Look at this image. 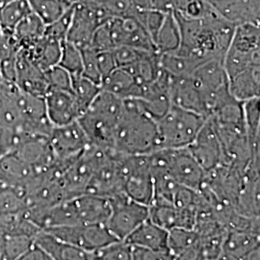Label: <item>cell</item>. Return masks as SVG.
Instances as JSON below:
<instances>
[{"mask_svg":"<svg viewBox=\"0 0 260 260\" xmlns=\"http://www.w3.org/2000/svg\"><path fill=\"white\" fill-rule=\"evenodd\" d=\"M175 15V14H174ZM180 32V44L177 51L204 64L208 61H222L233 38L234 25L212 8L195 19L176 16Z\"/></svg>","mask_w":260,"mask_h":260,"instance_id":"1","label":"cell"},{"mask_svg":"<svg viewBox=\"0 0 260 260\" xmlns=\"http://www.w3.org/2000/svg\"><path fill=\"white\" fill-rule=\"evenodd\" d=\"M112 150L125 155H149L159 149L157 122L138 99L122 100Z\"/></svg>","mask_w":260,"mask_h":260,"instance_id":"2","label":"cell"},{"mask_svg":"<svg viewBox=\"0 0 260 260\" xmlns=\"http://www.w3.org/2000/svg\"><path fill=\"white\" fill-rule=\"evenodd\" d=\"M122 100L102 90L78 120L91 146L112 150L114 135L122 112Z\"/></svg>","mask_w":260,"mask_h":260,"instance_id":"3","label":"cell"},{"mask_svg":"<svg viewBox=\"0 0 260 260\" xmlns=\"http://www.w3.org/2000/svg\"><path fill=\"white\" fill-rule=\"evenodd\" d=\"M228 80L260 68L259 25L244 23L234 28L233 38L223 60Z\"/></svg>","mask_w":260,"mask_h":260,"instance_id":"4","label":"cell"},{"mask_svg":"<svg viewBox=\"0 0 260 260\" xmlns=\"http://www.w3.org/2000/svg\"><path fill=\"white\" fill-rule=\"evenodd\" d=\"M206 118L172 105L157 122L159 149H184L195 140Z\"/></svg>","mask_w":260,"mask_h":260,"instance_id":"5","label":"cell"},{"mask_svg":"<svg viewBox=\"0 0 260 260\" xmlns=\"http://www.w3.org/2000/svg\"><path fill=\"white\" fill-rule=\"evenodd\" d=\"M151 156L177 184L196 191H200L205 184L206 173L187 148L158 149Z\"/></svg>","mask_w":260,"mask_h":260,"instance_id":"6","label":"cell"},{"mask_svg":"<svg viewBox=\"0 0 260 260\" xmlns=\"http://www.w3.org/2000/svg\"><path fill=\"white\" fill-rule=\"evenodd\" d=\"M110 214L106 226L119 241H124L141 223L149 219V206L124 194L109 198Z\"/></svg>","mask_w":260,"mask_h":260,"instance_id":"7","label":"cell"},{"mask_svg":"<svg viewBox=\"0 0 260 260\" xmlns=\"http://www.w3.org/2000/svg\"><path fill=\"white\" fill-rule=\"evenodd\" d=\"M123 194L149 206L153 200V178L149 155H122Z\"/></svg>","mask_w":260,"mask_h":260,"instance_id":"8","label":"cell"},{"mask_svg":"<svg viewBox=\"0 0 260 260\" xmlns=\"http://www.w3.org/2000/svg\"><path fill=\"white\" fill-rule=\"evenodd\" d=\"M42 231L90 252L119 241L105 223H80L50 228Z\"/></svg>","mask_w":260,"mask_h":260,"instance_id":"9","label":"cell"},{"mask_svg":"<svg viewBox=\"0 0 260 260\" xmlns=\"http://www.w3.org/2000/svg\"><path fill=\"white\" fill-rule=\"evenodd\" d=\"M48 143L56 160L62 163L74 161L91 146L78 121L53 126L48 136Z\"/></svg>","mask_w":260,"mask_h":260,"instance_id":"10","label":"cell"},{"mask_svg":"<svg viewBox=\"0 0 260 260\" xmlns=\"http://www.w3.org/2000/svg\"><path fill=\"white\" fill-rule=\"evenodd\" d=\"M187 149L205 173L210 172L223 162L221 142L209 117L206 118L195 140Z\"/></svg>","mask_w":260,"mask_h":260,"instance_id":"11","label":"cell"},{"mask_svg":"<svg viewBox=\"0 0 260 260\" xmlns=\"http://www.w3.org/2000/svg\"><path fill=\"white\" fill-rule=\"evenodd\" d=\"M45 98L48 120L52 126H62L77 121L84 111L73 92L48 90Z\"/></svg>","mask_w":260,"mask_h":260,"instance_id":"12","label":"cell"},{"mask_svg":"<svg viewBox=\"0 0 260 260\" xmlns=\"http://www.w3.org/2000/svg\"><path fill=\"white\" fill-rule=\"evenodd\" d=\"M15 84L20 91L45 96L48 91L46 74L38 67L27 50L20 48L17 58Z\"/></svg>","mask_w":260,"mask_h":260,"instance_id":"13","label":"cell"},{"mask_svg":"<svg viewBox=\"0 0 260 260\" xmlns=\"http://www.w3.org/2000/svg\"><path fill=\"white\" fill-rule=\"evenodd\" d=\"M144 85L138 83L135 77L123 68H116L102 80L101 88L121 100L140 99Z\"/></svg>","mask_w":260,"mask_h":260,"instance_id":"14","label":"cell"},{"mask_svg":"<svg viewBox=\"0 0 260 260\" xmlns=\"http://www.w3.org/2000/svg\"><path fill=\"white\" fill-rule=\"evenodd\" d=\"M35 244L53 260H93V252L62 241L44 231L39 233Z\"/></svg>","mask_w":260,"mask_h":260,"instance_id":"15","label":"cell"},{"mask_svg":"<svg viewBox=\"0 0 260 260\" xmlns=\"http://www.w3.org/2000/svg\"><path fill=\"white\" fill-rule=\"evenodd\" d=\"M167 240L168 231L148 219L141 223L123 242L131 247L149 250H165L168 249Z\"/></svg>","mask_w":260,"mask_h":260,"instance_id":"16","label":"cell"},{"mask_svg":"<svg viewBox=\"0 0 260 260\" xmlns=\"http://www.w3.org/2000/svg\"><path fill=\"white\" fill-rule=\"evenodd\" d=\"M257 247H259V234L228 231L219 260H239Z\"/></svg>","mask_w":260,"mask_h":260,"instance_id":"17","label":"cell"},{"mask_svg":"<svg viewBox=\"0 0 260 260\" xmlns=\"http://www.w3.org/2000/svg\"><path fill=\"white\" fill-rule=\"evenodd\" d=\"M64 42L49 37L44 33L32 47L25 50H27L35 64L42 71L46 72L48 69L58 65Z\"/></svg>","mask_w":260,"mask_h":260,"instance_id":"18","label":"cell"},{"mask_svg":"<svg viewBox=\"0 0 260 260\" xmlns=\"http://www.w3.org/2000/svg\"><path fill=\"white\" fill-rule=\"evenodd\" d=\"M19 43L13 34L0 33V80L15 84Z\"/></svg>","mask_w":260,"mask_h":260,"instance_id":"19","label":"cell"},{"mask_svg":"<svg viewBox=\"0 0 260 260\" xmlns=\"http://www.w3.org/2000/svg\"><path fill=\"white\" fill-rule=\"evenodd\" d=\"M228 81L230 92L238 102L245 103L259 98L260 68L236 75Z\"/></svg>","mask_w":260,"mask_h":260,"instance_id":"20","label":"cell"},{"mask_svg":"<svg viewBox=\"0 0 260 260\" xmlns=\"http://www.w3.org/2000/svg\"><path fill=\"white\" fill-rule=\"evenodd\" d=\"M153 43L159 54L177 51L180 44V32L177 19L173 12L165 14L161 26L153 39Z\"/></svg>","mask_w":260,"mask_h":260,"instance_id":"21","label":"cell"},{"mask_svg":"<svg viewBox=\"0 0 260 260\" xmlns=\"http://www.w3.org/2000/svg\"><path fill=\"white\" fill-rule=\"evenodd\" d=\"M46 26L44 21L35 13L31 12L15 28L13 35L20 48L28 49L44 35Z\"/></svg>","mask_w":260,"mask_h":260,"instance_id":"22","label":"cell"},{"mask_svg":"<svg viewBox=\"0 0 260 260\" xmlns=\"http://www.w3.org/2000/svg\"><path fill=\"white\" fill-rule=\"evenodd\" d=\"M32 12L27 0H13L0 9V28L2 32L13 34L19 22Z\"/></svg>","mask_w":260,"mask_h":260,"instance_id":"23","label":"cell"},{"mask_svg":"<svg viewBox=\"0 0 260 260\" xmlns=\"http://www.w3.org/2000/svg\"><path fill=\"white\" fill-rule=\"evenodd\" d=\"M31 10L35 13L40 19L44 21L46 25L60 19L68 10L69 7L61 0H27Z\"/></svg>","mask_w":260,"mask_h":260,"instance_id":"24","label":"cell"},{"mask_svg":"<svg viewBox=\"0 0 260 260\" xmlns=\"http://www.w3.org/2000/svg\"><path fill=\"white\" fill-rule=\"evenodd\" d=\"M101 91L102 88L99 84L94 83L83 75L72 77V92L84 112L88 109Z\"/></svg>","mask_w":260,"mask_h":260,"instance_id":"25","label":"cell"},{"mask_svg":"<svg viewBox=\"0 0 260 260\" xmlns=\"http://www.w3.org/2000/svg\"><path fill=\"white\" fill-rule=\"evenodd\" d=\"M58 65L65 69L72 75V77L82 75L83 62L80 48L66 40L62 45L61 56Z\"/></svg>","mask_w":260,"mask_h":260,"instance_id":"26","label":"cell"},{"mask_svg":"<svg viewBox=\"0 0 260 260\" xmlns=\"http://www.w3.org/2000/svg\"><path fill=\"white\" fill-rule=\"evenodd\" d=\"M199 240L195 230L176 228L168 231L167 248L174 255L193 246Z\"/></svg>","mask_w":260,"mask_h":260,"instance_id":"27","label":"cell"},{"mask_svg":"<svg viewBox=\"0 0 260 260\" xmlns=\"http://www.w3.org/2000/svg\"><path fill=\"white\" fill-rule=\"evenodd\" d=\"M93 260H132L131 247L125 242H114L93 251Z\"/></svg>","mask_w":260,"mask_h":260,"instance_id":"28","label":"cell"},{"mask_svg":"<svg viewBox=\"0 0 260 260\" xmlns=\"http://www.w3.org/2000/svg\"><path fill=\"white\" fill-rule=\"evenodd\" d=\"M48 90H61L72 92V75L59 65L45 72Z\"/></svg>","mask_w":260,"mask_h":260,"instance_id":"29","label":"cell"},{"mask_svg":"<svg viewBox=\"0 0 260 260\" xmlns=\"http://www.w3.org/2000/svg\"><path fill=\"white\" fill-rule=\"evenodd\" d=\"M80 50H81L82 62H83L82 75L101 86L102 76L98 67L96 52L90 47L80 48Z\"/></svg>","mask_w":260,"mask_h":260,"instance_id":"30","label":"cell"},{"mask_svg":"<svg viewBox=\"0 0 260 260\" xmlns=\"http://www.w3.org/2000/svg\"><path fill=\"white\" fill-rule=\"evenodd\" d=\"M115 62L118 68H127L138 62L142 57L149 53L133 47H118L112 50Z\"/></svg>","mask_w":260,"mask_h":260,"instance_id":"31","label":"cell"},{"mask_svg":"<svg viewBox=\"0 0 260 260\" xmlns=\"http://www.w3.org/2000/svg\"><path fill=\"white\" fill-rule=\"evenodd\" d=\"M89 47L95 52L111 51L115 48L107 21L95 30Z\"/></svg>","mask_w":260,"mask_h":260,"instance_id":"32","label":"cell"},{"mask_svg":"<svg viewBox=\"0 0 260 260\" xmlns=\"http://www.w3.org/2000/svg\"><path fill=\"white\" fill-rule=\"evenodd\" d=\"M131 256L132 260H175V255L168 249L149 250L139 247H131Z\"/></svg>","mask_w":260,"mask_h":260,"instance_id":"33","label":"cell"},{"mask_svg":"<svg viewBox=\"0 0 260 260\" xmlns=\"http://www.w3.org/2000/svg\"><path fill=\"white\" fill-rule=\"evenodd\" d=\"M96 61H98L99 71H100V74L102 76V80L105 76L109 75L112 71H114L117 68L112 50L111 51L96 52Z\"/></svg>","mask_w":260,"mask_h":260,"instance_id":"34","label":"cell"},{"mask_svg":"<svg viewBox=\"0 0 260 260\" xmlns=\"http://www.w3.org/2000/svg\"><path fill=\"white\" fill-rule=\"evenodd\" d=\"M175 260H205L199 240L193 246L175 255Z\"/></svg>","mask_w":260,"mask_h":260,"instance_id":"35","label":"cell"},{"mask_svg":"<svg viewBox=\"0 0 260 260\" xmlns=\"http://www.w3.org/2000/svg\"><path fill=\"white\" fill-rule=\"evenodd\" d=\"M19 260H53L47 252L43 251L40 247H38L35 244V246L28 251Z\"/></svg>","mask_w":260,"mask_h":260,"instance_id":"36","label":"cell"},{"mask_svg":"<svg viewBox=\"0 0 260 260\" xmlns=\"http://www.w3.org/2000/svg\"><path fill=\"white\" fill-rule=\"evenodd\" d=\"M239 260H260L259 247H257L254 250L248 252L247 254L242 256Z\"/></svg>","mask_w":260,"mask_h":260,"instance_id":"37","label":"cell"},{"mask_svg":"<svg viewBox=\"0 0 260 260\" xmlns=\"http://www.w3.org/2000/svg\"><path fill=\"white\" fill-rule=\"evenodd\" d=\"M11 1H13V0H0V9L3 8L5 5H7Z\"/></svg>","mask_w":260,"mask_h":260,"instance_id":"38","label":"cell"},{"mask_svg":"<svg viewBox=\"0 0 260 260\" xmlns=\"http://www.w3.org/2000/svg\"><path fill=\"white\" fill-rule=\"evenodd\" d=\"M0 260H4V258H3V251H2V246H1V240H0Z\"/></svg>","mask_w":260,"mask_h":260,"instance_id":"39","label":"cell"},{"mask_svg":"<svg viewBox=\"0 0 260 260\" xmlns=\"http://www.w3.org/2000/svg\"><path fill=\"white\" fill-rule=\"evenodd\" d=\"M0 33H1V28H0Z\"/></svg>","mask_w":260,"mask_h":260,"instance_id":"40","label":"cell"}]
</instances>
